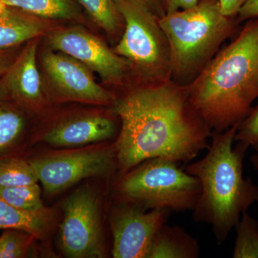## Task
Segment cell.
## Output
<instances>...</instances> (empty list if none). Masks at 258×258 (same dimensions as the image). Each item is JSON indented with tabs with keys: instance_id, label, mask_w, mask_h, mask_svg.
Wrapping results in <instances>:
<instances>
[{
	"instance_id": "obj_1",
	"label": "cell",
	"mask_w": 258,
	"mask_h": 258,
	"mask_svg": "<svg viewBox=\"0 0 258 258\" xmlns=\"http://www.w3.org/2000/svg\"><path fill=\"white\" fill-rule=\"evenodd\" d=\"M114 110L121 121L115 149L123 174L153 158L187 164L210 147L212 129L186 87L171 80L132 90L115 101Z\"/></svg>"
},
{
	"instance_id": "obj_2",
	"label": "cell",
	"mask_w": 258,
	"mask_h": 258,
	"mask_svg": "<svg viewBox=\"0 0 258 258\" xmlns=\"http://www.w3.org/2000/svg\"><path fill=\"white\" fill-rule=\"evenodd\" d=\"M185 87L190 103L213 132L240 123L258 98V18L246 21L235 40Z\"/></svg>"
},
{
	"instance_id": "obj_3",
	"label": "cell",
	"mask_w": 258,
	"mask_h": 258,
	"mask_svg": "<svg viewBox=\"0 0 258 258\" xmlns=\"http://www.w3.org/2000/svg\"><path fill=\"white\" fill-rule=\"evenodd\" d=\"M239 124L212 132L208 154L184 169L201 185L194 220L212 226L217 244L225 242L242 214L258 202L257 185L243 176L244 158L249 146L238 142L232 147Z\"/></svg>"
},
{
	"instance_id": "obj_4",
	"label": "cell",
	"mask_w": 258,
	"mask_h": 258,
	"mask_svg": "<svg viewBox=\"0 0 258 258\" xmlns=\"http://www.w3.org/2000/svg\"><path fill=\"white\" fill-rule=\"evenodd\" d=\"M159 24L169 42L171 80L182 86L198 77L240 25L222 13L219 0H199L191 8L166 14Z\"/></svg>"
},
{
	"instance_id": "obj_5",
	"label": "cell",
	"mask_w": 258,
	"mask_h": 258,
	"mask_svg": "<svg viewBox=\"0 0 258 258\" xmlns=\"http://www.w3.org/2000/svg\"><path fill=\"white\" fill-rule=\"evenodd\" d=\"M179 162L153 158L125 173L117 186L122 203L145 210H193L201 193L198 178L179 167Z\"/></svg>"
},
{
	"instance_id": "obj_6",
	"label": "cell",
	"mask_w": 258,
	"mask_h": 258,
	"mask_svg": "<svg viewBox=\"0 0 258 258\" xmlns=\"http://www.w3.org/2000/svg\"><path fill=\"white\" fill-rule=\"evenodd\" d=\"M125 22V30L114 52L133 64L150 83L171 80L169 42L159 19L144 5L132 0H114Z\"/></svg>"
},
{
	"instance_id": "obj_7",
	"label": "cell",
	"mask_w": 258,
	"mask_h": 258,
	"mask_svg": "<svg viewBox=\"0 0 258 258\" xmlns=\"http://www.w3.org/2000/svg\"><path fill=\"white\" fill-rule=\"evenodd\" d=\"M60 246L66 257L105 255L99 202L89 189H78L63 203Z\"/></svg>"
},
{
	"instance_id": "obj_8",
	"label": "cell",
	"mask_w": 258,
	"mask_h": 258,
	"mask_svg": "<svg viewBox=\"0 0 258 258\" xmlns=\"http://www.w3.org/2000/svg\"><path fill=\"white\" fill-rule=\"evenodd\" d=\"M30 162L48 195L60 192L85 178L108 175L118 166L115 146L56 154Z\"/></svg>"
},
{
	"instance_id": "obj_9",
	"label": "cell",
	"mask_w": 258,
	"mask_h": 258,
	"mask_svg": "<svg viewBox=\"0 0 258 258\" xmlns=\"http://www.w3.org/2000/svg\"><path fill=\"white\" fill-rule=\"evenodd\" d=\"M171 211H149L132 204L121 203L111 217L115 258H148L154 237L165 225Z\"/></svg>"
},
{
	"instance_id": "obj_10",
	"label": "cell",
	"mask_w": 258,
	"mask_h": 258,
	"mask_svg": "<svg viewBox=\"0 0 258 258\" xmlns=\"http://www.w3.org/2000/svg\"><path fill=\"white\" fill-rule=\"evenodd\" d=\"M49 43L96 72L104 81L119 83L128 72V61L117 55L98 37L78 28L52 32Z\"/></svg>"
},
{
	"instance_id": "obj_11",
	"label": "cell",
	"mask_w": 258,
	"mask_h": 258,
	"mask_svg": "<svg viewBox=\"0 0 258 258\" xmlns=\"http://www.w3.org/2000/svg\"><path fill=\"white\" fill-rule=\"evenodd\" d=\"M42 62L52 85L66 98L98 104L115 101L113 95L95 81L90 69L74 57L47 52Z\"/></svg>"
},
{
	"instance_id": "obj_12",
	"label": "cell",
	"mask_w": 258,
	"mask_h": 258,
	"mask_svg": "<svg viewBox=\"0 0 258 258\" xmlns=\"http://www.w3.org/2000/svg\"><path fill=\"white\" fill-rule=\"evenodd\" d=\"M37 38L28 45L10 64L3 76V86L21 104L30 106L42 99V87L37 66Z\"/></svg>"
},
{
	"instance_id": "obj_13",
	"label": "cell",
	"mask_w": 258,
	"mask_h": 258,
	"mask_svg": "<svg viewBox=\"0 0 258 258\" xmlns=\"http://www.w3.org/2000/svg\"><path fill=\"white\" fill-rule=\"evenodd\" d=\"M114 122L103 115H88L69 120L47 132L43 140L57 147H76L111 139Z\"/></svg>"
},
{
	"instance_id": "obj_14",
	"label": "cell",
	"mask_w": 258,
	"mask_h": 258,
	"mask_svg": "<svg viewBox=\"0 0 258 258\" xmlns=\"http://www.w3.org/2000/svg\"><path fill=\"white\" fill-rule=\"evenodd\" d=\"M49 27L45 20L8 6L0 14V50L37 38L44 35Z\"/></svg>"
},
{
	"instance_id": "obj_15",
	"label": "cell",
	"mask_w": 258,
	"mask_h": 258,
	"mask_svg": "<svg viewBox=\"0 0 258 258\" xmlns=\"http://www.w3.org/2000/svg\"><path fill=\"white\" fill-rule=\"evenodd\" d=\"M198 240L179 226L164 225L157 232L148 258H198Z\"/></svg>"
},
{
	"instance_id": "obj_16",
	"label": "cell",
	"mask_w": 258,
	"mask_h": 258,
	"mask_svg": "<svg viewBox=\"0 0 258 258\" xmlns=\"http://www.w3.org/2000/svg\"><path fill=\"white\" fill-rule=\"evenodd\" d=\"M48 222L46 210L38 212L21 211L0 196V230L17 229L40 238L45 233Z\"/></svg>"
},
{
	"instance_id": "obj_17",
	"label": "cell",
	"mask_w": 258,
	"mask_h": 258,
	"mask_svg": "<svg viewBox=\"0 0 258 258\" xmlns=\"http://www.w3.org/2000/svg\"><path fill=\"white\" fill-rule=\"evenodd\" d=\"M37 18L70 20L78 13L76 0H0Z\"/></svg>"
},
{
	"instance_id": "obj_18",
	"label": "cell",
	"mask_w": 258,
	"mask_h": 258,
	"mask_svg": "<svg viewBox=\"0 0 258 258\" xmlns=\"http://www.w3.org/2000/svg\"><path fill=\"white\" fill-rule=\"evenodd\" d=\"M39 179L30 161L21 158L0 159V187L37 184Z\"/></svg>"
},
{
	"instance_id": "obj_19",
	"label": "cell",
	"mask_w": 258,
	"mask_h": 258,
	"mask_svg": "<svg viewBox=\"0 0 258 258\" xmlns=\"http://www.w3.org/2000/svg\"><path fill=\"white\" fill-rule=\"evenodd\" d=\"M237 237L233 249L234 258H258V222L247 212L241 215L235 227Z\"/></svg>"
},
{
	"instance_id": "obj_20",
	"label": "cell",
	"mask_w": 258,
	"mask_h": 258,
	"mask_svg": "<svg viewBox=\"0 0 258 258\" xmlns=\"http://www.w3.org/2000/svg\"><path fill=\"white\" fill-rule=\"evenodd\" d=\"M37 184L15 187H0V196L7 203L21 211L38 212L45 210Z\"/></svg>"
},
{
	"instance_id": "obj_21",
	"label": "cell",
	"mask_w": 258,
	"mask_h": 258,
	"mask_svg": "<svg viewBox=\"0 0 258 258\" xmlns=\"http://www.w3.org/2000/svg\"><path fill=\"white\" fill-rule=\"evenodd\" d=\"M102 29L109 34L118 31L121 16L114 0H78Z\"/></svg>"
},
{
	"instance_id": "obj_22",
	"label": "cell",
	"mask_w": 258,
	"mask_h": 258,
	"mask_svg": "<svg viewBox=\"0 0 258 258\" xmlns=\"http://www.w3.org/2000/svg\"><path fill=\"white\" fill-rule=\"evenodd\" d=\"M24 126L25 119L21 113L9 107H0V154L16 143Z\"/></svg>"
},
{
	"instance_id": "obj_23",
	"label": "cell",
	"mask_w": 258,
	"mask_h": 258,
	"mask_svg": "<svg viewBox=\"0 0 258 258\" xmlns=\"http://www.w3.org/2000/svg\"><path fill=\"white\" fill-rule=\"evenodd\" d=\"M32 238L30 234L17 229H7L0 236L2 258H20L28 253Z\"/></svg>"
},
{
	"instance_id": "obj_24",
	"label": "cell",
	"mask_w": 258,
	"mask_h": 258,
	"mask_svg": "<svg viewBox=\"0 0 258 258\" xmlns=\"http://www.w3.org/2000/svg\"><path fill=\"white\" fill-rule=\"evenodd\" d=\"M235 140L244 142L252 147L258 144V105L240 122Z\"/></svg>"
},
{
	"instance_id": "obj_25",
	"label": "cell",
	"mask_w": 258,
	"mask_h": 258,
	"mask_svg": "<svg viewBox=\"0 0 258 258\" xmlns=\"http://www.w3.org/2000/svg\"><path fill=\"white\" fill-rule=\"evenodd\" d=\"M235 18L239 24L258 18V0H247L241 7Z\"/></svg>"
},
{
	"instance_id": "obj_26",
	"label": "cell",
	"mask_w": 258,
	"mask_h": 258,
	"mask_svg": "<svg viewBox=\"0 0 258 258\" xmlns=\"http://www.w3.org/2000/svg\"><path fill=\"white\" fill-rule=\"evenodd\" d=\"M166 14L188 9L198 4L199 0H161Z\"/></svg>"
},
{
	"instance_id": "obj_27",
	"label": "cell",
	"mask_w": 258,
	"mask_h": 258,
	"mask_svg": "<svg viewBox=\"0 0 258 258\" xmlns=\"http://www.w3.org/2000/svg\"><path fill=\"white\" fill-rule=\"evenodd\" d=\"M247 0H219L222 13L230 18H236L241 7Z\"/></svg>"
},
{
	"instance_id": "obj_28",
	"label": "cell",
	"mask_w": 258,
	"mask_h": 258,
	"mask_svg": "<svg viewBox=\"0 0 258 258\" xmlns=\"http://www.w3.org/2000/svg\"><path fill=\"white\" fill-rule=\"evenodd\" d=\"M132 1L144 5L159 18H163L166 15L161 0H132Z\"/></svg>"
},
{
	"instance_id": "obj_29",
	"label": "cell",
	"mask_w": 258,
	"mask_h": 258,
	"mask_svg": "<svg viewBox=\"0 0 258 258\" xmlns=\"http://www.w3.org/2000/svg\"><path fill=\"white\" fill-rule=\"evenodd\" d=\"M3 50H0V76H3L13 62L8 56L3 53Z\"/></svg>"
},
{
	"instance_id": "obj_30",
	"label": "cell",
	"mask_w": 258,
	"mask_h": 258,
	"mask_svg": "<svg viewBox=\"0 0 258 258\" xmlns=\"http://www.w3.org/2000/svg\"><path fill=\"white\" fill-rule=\"evenodd\" d=\"M254 153L251 156L250 161L254 169L258 171V144L254 146Z\"/></svg>"
}]
</instances>
